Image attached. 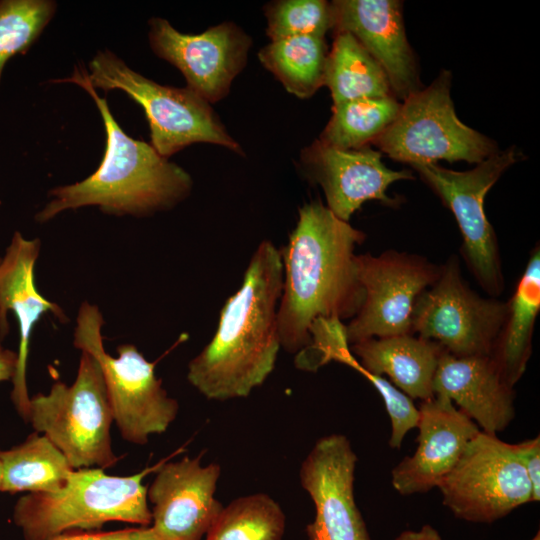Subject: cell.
Listing matches in <instances>:
<instances>
[{
	"instance_id": "obj_37",
	"label": "cell",
	"mask_w": 540,
	"mask_h": 540,
	"mask_svg": "<svg viewBox=\"0 0 540 540\" xmlns=\"http://www.w3.org/2000/svg\"><path fill=\"white\" fill-rule=\"evenodd\" d=\"M0 261H1V257H0Z\"/></svg>"
},
{
	"instance_id": "obj_27",
	"label": "cell",
	"mask_w": 540,
	"mask_h": 540,
	"mask_svg": "<svg viewBox=\"0 0 540 540\" xmlns=\"http://www.w3.org/2000/svg\"><path fill=\"white\" fill-rule=\"evenodd\" d=\"M285 527L280 505L269 495L256 493L223 506L206 540H282Z\"/></svg>"
},
{
	"instance_id": "obj_22",
	"label": "cell",
	"mask_w": 540,
	"mask_h": 540,
	"mask_svg": "<svg viewBox=\"0 0 540 540\" xmlns=\"http://www.w3.org/2000/svg\"><path fill=\"white\" fill-rule=\"evenodd\" d=\"M540 310V254L532 253L508 302L503 327L490 358L503 380L513 388L526 370L534 323Z\"/></svg>"
},
{
	"instance_id": "obj_28",
	"label": "cell",
	"mask_w": 540,
	"mask_h": 540,
	"mask_svg": "<svg viewBox=\"0 0 540 540\" xmlns=\"http://www.w3.org/2000/svg\"><path fill=\"white\" fill-rule=\"evenodd\" d=\"M56 9L52 0H0V81L6 63L29 50Z\"/></svg>"
},
{
	"instance_id": "obj_31",
	"label": "cell",
	"mask_w": 540,
	"mask_h": 540,
	"mask_svg": "<svg viewBox=\"0 0 540 540\" xmlns=\"http://www.w3.org/2000/svg\"><path fill=\"white\" fill-rule=\"evenodd\" d=\"M532 489V501L540 500V437L513 444Z\"/></svg>"
},
{
	"instance_id": "obj_1",
	"label": "cell",
	"mask_w": 540,
	"mask_h": 540,
	"mask_svg": "<svg viewBox=\"0 0 540 540\" xmlns=\"http://www.w3.org/2000/svg\"><path fill=\"white\" fill-rule=\"evenodd\" d=\"M365 235L335 216L320 200L299 209L298 221L280 249L283 266L278 306L281 348L297 354L310 343L318 319L353 318L364 293L357 279L355 248Z\"/></svg>"
},
{
	"instance_id": "obj_32",
	"label": "cell",
	"mask_w": 540,
	"mask_h": 540,
	"mask_svg": "<svg viewBox=\"0 0 540 540\" xmlns=\"http://www.w3.org/2000/svg\"><path fill=\"white\" fill-rule=\"evenodd\" d=\"M51 540H157V538L151 527L142 526L110 532H67Z\"/></svg>"
},
{
	"instance_id": "obj_17",
	"label": "cell",
	"mask_w": 540,
	"mask_h": 540,
	"mask_svg": "<svg viewBox=\"0 0 540 540\" xmlns=\"http://www.w3.org/2000/svg\"><path fill=\"white\" fill-rule=\"evenodd\" d=\"M419 412L416 451L391 472L392 486L403 496L437 488L480 431L472 419L441 395L422 401Z\"/></svg>"
},
{
	"instance_id": "obj_36",
	"label": "cell",
	"mask_w": 540,
	"mask_h": 540,
	"mask_svg": "<svg viewBox=\"0 0 540 540\" xmlns=\"http://www.w3.org/2000/svg\"><path fill=\"white\" fill-rule=\"evenodd\" d=\"M1 478H2V466H1V462H0V485H1Z\"/></svg>"
},
{
	"instance_id": "obj_15",
	"label": "cell",
	"mask_w": 540,
	"mask_h": 540,
	"mask_svg": "<svg viewBox=\"0 0 540 540\" xmlns=\"http://www.w3.org/2000/svg\"><path fill=\"white\" fill-rule=\"evenodd\" d=\"M147 489L157 540H201L223 505L215 498L221 468L201 464V455L160 462Z\"/></svg>"
},
{
	"instance_id": "obj_24",
	"label": "cell",
	"mask_w": 540,
	"mask_h": 540,
	"mask_svg": "<svg viewBox=\"0 0 540 540\" xmlns=\"http://www.w3.org/2000/svg\"><path fill=\"white\" fill-rule=\"evenodd\" d=\"M324 85L333 105L391 94L388 78L379 63L349 33L338 32L328 52Z\"/></svg>"
},
{
	"instance_id": "obj_9",
	"label": "cell",
	"mask_w": 540,
	"mask_h": 540,
	"mask_svg": "<svg viewBox=\"0 0 540 540\" xmlns=\"http://www.w3.org/2000/svg\"><path fill=\"white\" fill-rule=\"evenodd\" d=\"M437 488L455 517L473 523L495 522L533 502L514 445L481 430Z\"/></svg>"
},
{
	"instance_id": "obj_18",
	"label": "cell",
	"mask_w": 540,
	"mask_h": 540,
	"mask_svg": "<svg viewBox=\"0 0 540 540\" xmlns=\"http://www.w3.org/2000/svg\"><path fill=\"white\" fill-rule=\"evenodd\" d=\"M40 247L38 238L26 239L16 231L0 261V339L9 332L7 315L11 311L19 327L18 362L11 399L27 421L30 397L26 370L33 328L46 313H52L63 323L68 320L62 308L41 295L36 287L34 271Z\"/></svg>"
},
{
	"instance_id": "obj_21",
	"label": "cell",
	"mask_w": 540,
	"mask_h": 540,
	"mask_svg": "<svg viewBox=\"0 0 540 540\" xmlns=\"http://www.w3.org/2000/svg\"><path fill=\"white\" fill-rule=\"evenodd\" d=\"M360 367L374 375H387L411 399L434 396L433 382L441 355L438 343L411 334L371 338L352 344Z\"/></svg>"
},
{
	"instance_id": "obj_13",
	"label": "cell",
	"mask_w": 540,
	"mask_h": 540,
	"mask_svg": "<svg viewBox=\"0 0 540 540\" xmlns=\"http://www.w3.org/2000/svg\"><path fill=\"white\" fill-rule=\"evenodd\" d=\"M153 52L178 68L187 88L209 103L223 99L247 63L251 38L232 22L200 34H184L162 18L149 21Z\"/></svg>"
},
{
	"instance_id": "obj_8",
	"label": "cell",
	"mask_w": 540,
	"mask_h": 540,
	"mask_svg": "<svg viewBox=\"0 0 540 540\" xmlns=\"http://www.w3.org/2000/svg\"><path fill=\"white\" fill-rule=\"evenodd\" d=\"M451 75L441 74L400 104L393 122L373 143L390 158L417 165L439 160L480 163L498 151L494 141L457 117Z\"/></svg>"
},
{
	"instance_id": "obj_30",
	"label": "cell",
	"mask_w": 540,
	"mask_h": 540,
	"mask_svg": "<svg viewBox=\"0 0 540 540\" xmlns=\"http://www.w3.org/2000/svg\"><path fill=\"white\" fill-rule=\"evenodd\" d=\"M351 367L364 375L381 395L391 423L389 446L393 449L401 448L405 435L418 426L419 408H416L409 396L387 379L364 371L357 360Z\"/></svg>"
},
{
	"instance_id": "obj_6",
	"label": "cell",
	"mask_w": 540,
	"mask_h": 540,
	"mask_svg": "<svg viewBox=\"0 0 540 540\" xmlns=\"http://www.w3.org/2000/svg\"><path fill=\"white\" fill-rule=\"evenodd\" d=\"M28 421L67 458L73 469L115 465L111 444L112 408L98 361L81 351L71 385L56 381L48 393L30 398Z\"/></svg>"
},
{
	"instance_id": "obj_23",
	"label": "cell",
	"mask_w": 540,
	"mask_h": 540,
	"mask_svg": "<svg viewBox=\"0 0 540 540\" xmlns=\"http://www.w3.org/2000/svg\"><path fill=\"white\" fill-rule=\"evenodd\" d=\"M0 491L50 492L61 488L74 470L64 454L34 432L20 445L0 451Z\"/></svg>"
},
{
	"instance_id": "obj_14",
	"label": "cell",
	"mask_w": 540,
	"mask_h": 540,
	"mask_svg": "<svg viewBox=\"0 0 540 540\" xmlns=\"http://www.w3.org/2000/svg\"><path fill=\"white\" fill-rule=\"evenodd\" d=\"M357 455L342 434L319 438L303 460L299 478L315 506L309 540H371L354 497Z\"/></svg>"
},
{
	"instance_id": "obj_19",
	"label": "cell",
	"mask_w": 540,
	"mask_h": 540,
	"mask_svg": "<svg viewBox=\"0 0 540 540\" xmlns=\"http://www.w3.org/2000/svg\"><path fill=\"white\" fill-rule=\"evenodd\" d=\"M332 29L351 34L384 70L401 99L420 90L418 69L405 34L402 4L395 0L331 3Z\"/></svg>"
},
{
	"instance_id": "obj_26",
	"label": "cell",
	"mask_w": 540,
	"mask_h": 540,
	"mask_svg": "<svg viewBox=\"0 0 540 540\" xmlns=\"http://www.w3.org/2000/svg\"><path fill=\"white\" fill-rule=\"evenodd\" d=\"M400 104L392 95L334 104L332 116L319 140L342 150L365 147L393 122Z\"/></svg>"
},
{
	"instance_id": "obj_7",
	"label": "cell",
	"mask_w": 540,
	"mask_h": 540,
	"mask_svg": "<svg viewBox=\"0 0 540 540\" xmlns=\"http://www.w3.org/2000/svg\"><path fill=\"white\" fill-rule=\"evenodd\" d=\"M91 86L122 90L140 104L149 123L152 147L168 158L186 146L204 142L241 152L210 103L189 88L158 84L129 68L110 50L98 51L88 64Z\"/></svg>"
},
{
	"instance_id": "obj_2",
	"label": "cell",
	"mask_w": 540,
	"mask_h": 540,
	"mask_svg": "<svg viewBox=\"0 0 540 540\" xmlns=\"http://www.w3.org/2000/svg\"><path fill=\"white\" fill-rule=\"evenodd\" d=\"M282 283L280 249L264 240L223 305L212 339L188 364V382L207 399L247 397L274 370Z\"/></svg>"
},
{
	"instance_id": "obj_33",
	"label": "cell",
	"mask_w": 540,
	"mask_h": 540,
	"mask_svg": "<svg viewBox=\"0 0 540 540\" xmlns=\"http://www.w3.org/2000/svg\"><path fill=\"white\" fill-rule=\"evenodd\" d=\"M17 353L0 344V382L12 380L17 369Z\"/></svg>"
},
{
	"instance_id": "obj_20",
	"label": "cell",
	"mask_w": 540,
	"mask_h": 540,
	"mask_svg": "<svg viewBox=\"0 0 540 540\" xmlns=\"http://www.w3.org/2000/svg\"><path fill=\"white\" fill-rule=\"evenodd\" d=\"M433 391L455 402L486 433L496 435L515 417L513 388L503 380L490 356L456 357L444 351Z\"/></svg>"
},
{
	"instance_id": "obj_16",
	"label": "cell",
	"mask_w": 540,
	"mask_h": 540,
	"mask_svg": "<svg viewBox=\"0 0 540 540\" xmlns=\"http://www.w3.org/2000/svg\"><path fill=\"white\" fill-rule=\"evenodd\" d=\"M381 152L368 146L342 150L314 141L301 153L306 175L322 188L327 208L339 219L351 216L368 200L393 204L386 191L399 180L413 179L407 170L385 166Z\"/></svg>"
},
{
	"instance_id": "obj_10",
	"label": "cell",
	"mask_w": 540,
	"mask_h": 540,
	"mask_svg": "<svg viewBox=\"0 0 540 540\" xmlns=\"http://www.w3.org/2000/svg\"><path fill=\"white\" fill-rule=\"evenodd\" d=\"M417 297L412 332L434 341L456 357L490 356L503 327L508 303L484 299L463 282L451 261Z\"/></svg>"
},
{
	"instance_id": "obj_35",
	"label": "cell",
	"mask_w": 540,
	"mask_h": 540,
	"mask_svg": "<svg viewBox=\"0 0 540 540\" xmlns=\"http://www.w3.org/2000/svg\"><path fill=\"white\" fill-rule=\"evenodd\" d=\"M531 540H540V531H537Z\"/></svg>"
},
{
	"instance_id": "obj_29",
	"label": "cell",
	"mask_w": 540,
	"mask_h": 540,
	"mask_svg": "<svg viewBox=\"0 0 540 540\" xmlns=\"http://www.w3.org/2000/svg\"><path fill=\"white\" fill-rule=\"evenodd\" d=\"M271 41L296 37H324L332 29L331 3L323 0H281L265 8Z\"/></svg>"
},
{
	"instance_id": "obj_34",
	"label": "cell",
	"mask_w": 540,
	"mask_h": 540,
	"mask_svg": "<svg viewBox=\"0 0 540 540\" xmlns=\"http://www.w3.org/2000/svg\"><path fill=\"white\" fill-rule=\"evenodd\" d=\"M394 540H442L439 532L425 524L419 530H404Z\"/></svg>"
},
{
	"instance_id": "obj_4",
	"label": "cell",
	"mask_w": 540,
	"mask_h": 540,
	"mask_svg": "<svg viewBox=\"0 0 540 540\" xmlns=\"http://www.w3.org/2000/svg\"><path fill=\"white\" fill-rule=\"evenodd\" d=\"M160 462L129 476L101 468L74 469L66 483L50 492L21 496L13 512L25 540H51L75 530L99 529L110 521L152 523L144 477Z\"/></svg>"
},
{
	"instance_id": "obj_11",
	"label": "cell",
	"mask_w": 540,
	"mask_h": 540,
	"mask_svg": "<svg viewBox=\"0 0 540 540\" xmlns=\"http://www.w3.org/2000/svg\"><path fill=\"white\" fill-rule=\"evenodd\" d=\"M355 263L364 298L345 326L348 344L411 334L415 301L440 271L417 256L397 252L356 255Z\"/></svg>"
},
{
	"instance_id": "obj_3",
	"label": "cell",
	"mask_w": 540,
	"mask_h": 540,
	"mask_svg": "<svg viewBox=\"0 0 540 540\" xmlns=\"http://www.w3.org/2000/svg\"><path fill=\"white\" fill-rule=\"evenodd\" d=\"M87 68L76 65L69 77L52 83H73L94 100L103 120L106 145L99 167L82 181L49 191L51 200L35 215L46 223L66 210L96 206L106 214L148 216L173 208L192 190L191 176L145 141L128 136L113 117L105 98L89 83Z\"/></svg>"
},
{
	"instance_id": "obj_25",
	"label": "cell",
	"mask_w": 540,
	"mask_h": 540,
	"mask_svg": "<svg viewBox=\"0 0 540 540\" xmlns=\"http://www.w3.org/2000/svg\"><path fill=\"white\" fill-rule=\"evenodd\" d=\"M258 56L285 89L299 98L311 97L324 85L328 56L324 37L296 36L271 41Z\"/></svg>"
},
{
	"instance_id": "obj_12",
	"label": "cell",
	"mask_w": 540,
	"mask_h": 540,
	"mask_svg": "<svg viewBox=\"0 0 540 540\" xmlns=\"http://www.w3.org/2000/svg\"><path fill=\"white\" fill-rule=\"evenodd\" d=\"M515 148L497 151L473 169L453 171L437 164L413 166L454 214L464 253L480 284L490 293L502 288L495 232L484 212V198L502 173L515 163Z\"/></svg>"
},
{
	"instance_id": "obj_5",
	"label": "cell",
	"mask_w": 540,
	"mask_h": 540,
	"mask_svg": "<svg viewBox=\"0 0 540 540\" xmlns=\"http://www.w3.org/2000/svg\"><path fill=\"white\" fill-rule=\"evenodd\" d=\"M100 309L83 301L74 329V346L91 354L102 370L113 418L122 438L144 445L149 437L165 432L175 420L179 405L162 386L149 362L132 344L117 347L118 356L106 352Z\"/></svg>"
}]
</instances>
